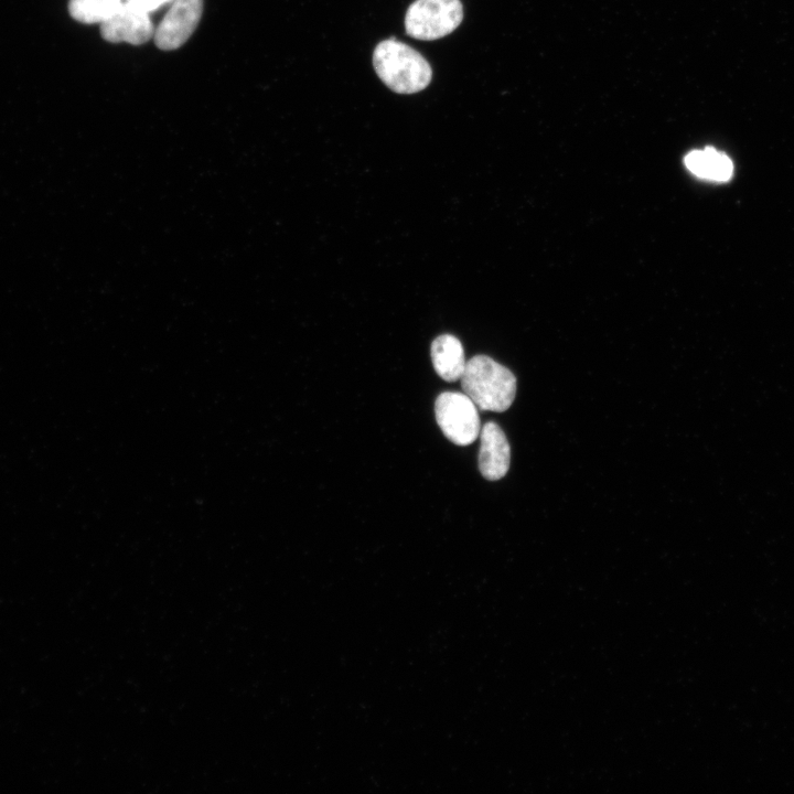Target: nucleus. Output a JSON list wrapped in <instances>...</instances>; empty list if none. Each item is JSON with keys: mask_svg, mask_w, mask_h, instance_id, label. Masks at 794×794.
Returning <instances> with one entry per match:
<instances>
[{"mask_svg": "<svg viewBox=\"0 0 794 794\" xmlns=\"http://www.w3.org/2000/svg\"><path fill=\"white\" fill-rule=\"evenodd\" d=\"M373 65L378 77L398 94H415L431 82L432 69L427 60L411 46L395 39L377 44Z\"/></svg>", "mask_w": 794, "mask_h": 794, "instance_id": "1", "label": "nucleus"}, {"mask_svg": "<svg viewBox=\"0 0 794 794\" xmlns=\"http://www.w3.org/2000/svg\"><path fill=\"white\" fill-rule=\"evenodd\" d=\"M460 380L464 394L480 410L503 412L516 395L514 374L486 355L469 360Z\"/></svg>", "mask_w": 794, "mask_h": 794, "instance_id": "2", "label": "nucleus"}, {"mask_svg": "<svg viewBox=\"0 0 794 794\" xmlns=\"http://www.w3.org/2000/svg\"><path fill=\"white\" fill-rule=\"evenodd\" d=\"M462 18L460 0H416L406 12L405 29L411 37L432 41L454 31Z\"/></svg>", "mask_w": 794, "mask_h": 794, "instance_id": "3", "label": "nucleus"}, {"mask_svg": "<svg viewBox=\"0 0 794 794\" xmlns=\"http://www.w3.org/2000/svg\"><path fill=\"white\" fill-rule=\"evenodd\" d=\"M434 414L443 434L458 446L471 444L480 434L478 407L466 394H440L434 403Z\"/></svg>", "mask_w": 794, "mask_h": 794, "instance_id": "4", "label": "nucleus"}, {"mask_svg": "<svg viewBox=\"0 0 794 794\" xmlns=\"http://www.w3.org/2000/svg\"><path fill=\"white\" fill-rule=\"evenodd\" d=\"M203 12V0H173L154 30V44L163 51L182 46L195 31Z\"/></svg>", "mask_w": 794, "mask_h": 794, "instance_id": "5", "label": "nucleus"}, {"mask_svg": "<svg viewBox=\"0 0 794 794\" xmlns=\"http://www.w3.org/2000/svg\"><path fill=\"white\" fill-rule=\"evenodd\" d=\"M154 30L149 13L127 1L100 23L103 39L111 43L140 45L153 36Z\"/></svg>", "mask_w": 794, "mask_h": 794, "instance_id": "6", "label": "nucleus"}, {"mask_svg": "<svg viewBox=\"0 0 794 794\" xmlns=\"http://www.w3.org/2000/svg\"><path fill=\"white\" fill-rule=\"evenodd\" d=\"M479 469L484 479L497 481L505 476L511 462V448L501 427L487 421L480 430Z\"/></svg>", "mask_w": 794, "mask_h": 794, "instance_id": "7", "label": "nucleus"}, {"mask_svg": "<svg viewBox=\"0 0 794 794\" xmlns=\"http://www.w3.org/2000/svg\"><path fill=\"white\" fill-rule=\"evenodd\" d=\"M431 360L437 374L446 382L460 379L466 364L461 342L451 334H442L433 340Z\"/></svg>", "mask_w": 794, "mask_h": 794, "instance_id": "8", "label": "nucleus"}, {"mask_svg": "<svg viewBox=\"0 0 794 794\" xmlns=\"http://www.w3.org/2000/svg\"><path fill=\"white\" fill-rule=\"evenodd\" d=\"M684 162L693 174L710 181L725 182L733 173V164L730 158L712 147L690 151L685 157Z\"/></svg>", "mask_w": 794, "mask_h": 794, "instance_id": "9", "label": "nucleus"}, {"mask_svg": "<svg viewBox=\"0 0 794 794\" xmlns=\"http://www.w3.org/2000/svg\"><path fill=\"white\" fill-rule=\"evenodd\" d=\"M122 0H69L71 17L82 23H101L122 3Z\"/></svg>", "mask_w": 794, "mask_h": 794, "instance_id": "10", "label": "nucleus"}, {"mask_svg": "<svg viewBox=\"0 0 794 794\" xmlns=\"http://www.w3.org/2000/svg\"><path fill=\"white\" fill-rule=\"evenodd\" d=\"M126 1L148 13L153 12L161 7L173 2V0H126Z\"/></svg>", "mask_w": 794, "mask_h": 794, "instance_id": "11", "label": "nucleus"}]
</instances>
